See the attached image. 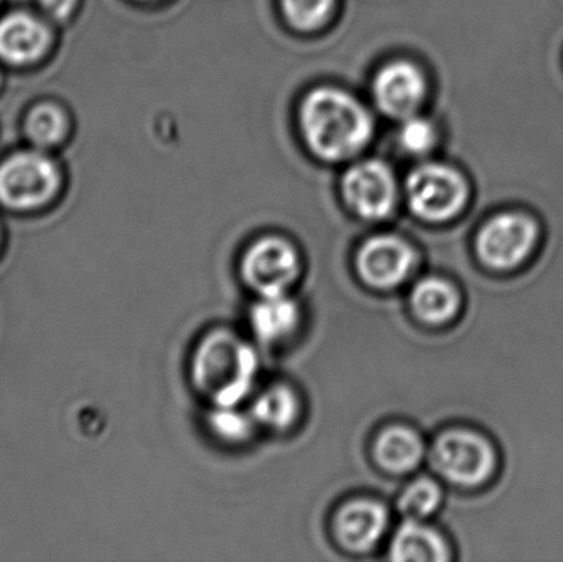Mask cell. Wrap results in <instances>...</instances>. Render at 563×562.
Segmentation results:
<instances>
[{
	"label": "cell",
	"instance_id": "13",
	"mask_svg": "<svg viewBox=\"0 0 563 562\" xmlns=\"http://www.w3.org/2000/svg\"><path fill=\"white\" fill-rule=\"evenodd\" d=\"M48 33L45 26L26 15L12 13L0 20V58L13 65L35 62L45 52Z\"/></svg>",
	"mask_w": 563,
	"mask_h": 562
},
{
	"label": "cell",
	"instance_id": "19",
	"mask_svg": "<svg viewBox=\"0 0 563 562\" xmlns=\"http://www.w3.org/2000/svg\"><path fill=\"white\" fill-rule=\"evenodd\" d=\"M26 134L33 144L49 147L62 139L65 119L53 106H38L26 118Z\"/></svg>",
	"mask_w": 563,
	"mask_h": 562
},
{
	"label": "cell",
	"instance_id": "7",
	"mask_svg": "<svg viewBox=\"0 0 563 562\" xmlns=\"http://www.w3.org/2000/svg\"><path fill=\"white\" fill-rule=\"evenodd\" d=\"M298 274L300 260L297 250L282 238H263L244 254V280L260 296L287 294Z\"/></svg>",
	"mask_w": 563,
	"mask_h": 562
},
{
	"label": "cell",
	"instance_id": "6",
	"mask_svg": "<svg viewBox=\"0 0 563 562\" xmlns=\"http://www.w3.org/2000/svg\"><path fill=\"white\" fill-rule=\"evenodd\" d=\"M58 187L52 161L35 152L12 155L0 165V201L9 208L40 207Z\"/></svg>",
	"mask_w": 563,
	"mask_h": 562
},
{
	"label": "cell",
	"instance_id": "17",
	"mask_svg": "<svg viewBox=\"0 0 563 562\" xmlns=\"http://www.w3.org/2000/svg\"><path fill=\"white\" fill-rule=\"evenodd\" d=\"M298 405L297 395L287 386H273L263 395L257 396L253 405L254 421L274 431H284L297 421Z\"/></svg>",
	"mask_w": 563,
	"mask_h": 562
},
{
	"label": "cell",
	"instance_id": "3",
	"mask_svg": "<svg viewBox=\"0 0 563 562\" xmlns=\"http://www.w3.org/2000/svg\"><path fill=\"white\" fill-rule=\"evenodd\" d=\"M544 224L526 210H501L478 224L472 241L476 266L493 276H515L541 253Z\"/></svg>",
	"mask_w": 563,
	"mask_h": 562
},
{
	"label": "cell",
	"instance_id": "2",
	"mask_svg": "<svg viewBox=\"0 0 563 562\" xmlns=\"http://www.w3.org/2000/svg\"><path fill=\"white\" fill-rule=\"evenodd\" d=\"M260 359L250 343L227 330L201 340L191 365L195 385L214 406H238L253 389Z\"/></svg>",
	"mask_w": 563,
	"mask_h": 562
},
{
	"label": "cell",
	"instance_id": "16",
	"mask_svg": "<svg viewBox=\"0 0 563 562\" xmlns=\"http://www.w3.org/2000/svg\"><path fill=\"white\" fill-rule=\"evenodd\" d=\"M251 327L264 343H279L290 337L300 323V309L287 294L261 296L251 309Z\"/></svg>",
	"mask_w": 563,
	"mask_h": 562
},
{
	"label": "cell",
	"instance_id": "14",
	"mask_svg": "<svg viewBox=\"0 0 563 562\" xmlns=\"http://www.w3.org/2000/svg\"><path fill=\"white\" fill-rule=\"evenodd\" d=\"M452 558L449 541L420 520H407L390 543V560L394 561L446 562Z\"/></svg>",
	"mask_w": 563,
	"mask_h": 562
},
{
	"label": "cell",
	"instance_id": "4",
	"mask_svg": "<svg viewBox=\"0 0 563 562\" xmlns=\"http://www.w3.org/2000/svg\"><path fill=\"white\" fill-rule=\"evenodd\" d=\"M437 474L468 492L495 484L501 472V449L488 431L478 428H450L437 436L430 451Z\"/></svg>",
	"mask_w": 563,
	"mask_h": 562
},
{
	"label": "cell",
	"instance_id": "9",
	"mask_svg": "<svg viewBox=\"0 0 563 562\" xmlns=\"http://www.w3.org/2000/svg\"><path fill=\"white\" fill-rule=\"evenodd\" d=\"M343 194L347 205L366 220H384L396 207V180L380 162L354 165L344 177Z\"/></svg>",
	"mask_w": 563,
	"mask_h": 562
},
{
	"label": "cell",
	"instance_id": "23",
	"mask_svg": "<svg viewBox=\"0 0 563 562\" xmlns=\"http://www.w3.org/2000/svg\"><path fill=\"white\" fill-rule=\"evenodd\" d=\"M42 9L55 20H63L71 13L75 0H40Z\"/></svg>",
	"mask_w": 563,
	"mask_h": 562
},
{
	"label": "cell",
	"instance_id": "18",
	"mask_svg": "<svg viewBox=\"0 0 563 562\" xmlns=\"http://www.w3.org/2000/svg\"><path fill=\"white\" fill-rule=\"evenodd\" d=\"M443 500L445 494L439 482L420 477L402 492L397 507L407 520H423L435 514L442 507Z\"/></svg>",
	"mask_w": 563,
	"mask_h": 562
},
{
	"label": "cell",
	"instance_id": "12",
	"mask_svg": "<svg viewBox=\"0 0 563 562\" xmlns=\"http://www.w3.org/2000/svg\"><path fill=\"white\" fill-rule=\"evenodd\" d=\"M410 306L420 322L445 327L455 322L465 307L462 290L445 277L430 276L419 280L410 294Z\"/></svg>",
	"mask_w": 563,
	"mask_h": 562
},
{
	"label": "cell",
	"instance_id": "10",
	"mask_svg": "<svg viewBox=\"0 0 563 562\" xmlns=\"http://www.w3.org/2000/svg\"><path fill=\"white\" fill-rule=\"evenodd\" d=\"M389 525L386 507L369 498H357L338 511L334 533L346 550L366 553L379 544Z\"/></svg>",
	"mask_w": 563,
	"mask_h": 562
},
{
	"label": "cell",
	"instance_id": "15",
	"mask_svg": "<svg viewBox=\"0 0 563 562\" xmlns=\"http://www.w3.org/2000/svg\"><path fill=\"white\" fill-rule=\"evenodd\" d=\"M374 455L384 471L390 474H409L422 464L426 444L412 429L393 426L377 436Z\"/></svg>",
	"mask_w": 563,
	"mask_h": 562
},
{
	"label": "cell",
	"instance_id": "8",
	"mask_svg": "<svg viewBox=\"0 0 563 562\" xmlns=\"http://www.w3.org/2000/svg\"><path fill=\"white\" fill-rule=\"evenodd\" d=\"M417 264V254L406 241L390 234L371 238L357 253L361 279L377 289H394L409 279Z\"/></svg>",
	"mask_w": 563,
	"mask_h": 562
},
{
	"label": "cell",
	"instance_id": "5",
	"mask_svg": "<svg viewBox=\"0 0 563 562\" xmlns=\"http://www.w3.org/2000/svg\"><path fill=\"white\" fill-rule=\"evenodd\" d=\"M410 210L430 223H446L463 213L470 200L465 178L440 164L416 168L407 178Z\"/></svg>",
	"mask_w": 563,
	"mask_h": 562
},
{
	"label": "cell",
	"instance_id": "20",
	"mask_svg": "<svg viewBox=\"0 0 563 562\" xmlns=\"http://www.w3.org/2000/svg\"><path fill=\"white\" fill-rule=\"evenodd\" d=\"M236 408L238 406H217L208 419L214 434L224 441H246L253 434V415H244Z\"/></svg>",
	"mask_w": 563,
	"mask_h": 562
},
{
	"label": "cell",
	"instance_id": "21",
	"mask_svg": "<svg viewBox=\"0 0 563 562\" xmlns=\"http://www.w3.org/2000/svg\"><path fill=\"white\" fill-rule=\"evenodd\" d=\"M333 2L334 0H282L288 22L301 30L320 26L330 15Z\"/></svg>",
	"mask_w": 563,
	"mask_h": 562
},
{
	"label": "cell",
	"instance_id": "22",
	"mask_svg": "<svg viewBox=\"0 0 563 562\" xmlns=\"http://www.w3.org/2000/svg\"><path fill=\"white\" fill-rule=\"evenodd\" d=\"M435 129L426 119L409 118L400 128V145L410 154H426L435 144Z\"/></svg>",
	"mask_w": 563,
	"mask_h": 562
},
{
	"label": "cell",
	"instance_id": "1",
	"mask_svg": "<svg viewBox=\"0 0 563 562\" xmlns=\"http://www.w3.org/2000/svg\"><path fill=\"white\" fill-rule=\"evenodd\" d=\"M300 119L311 151L327 161L356 154L373 132L366 109L340 89H314L301 104Z\"/></svg>",
	"mask_w": 563,
	"mask_h": 562
},
{
	"label": "cell",
	"instance_id": "11",
	"mask_svg": "<svg viewBox=\"0 0 563 562\" xmlns=\"http://www.w3.org/2000/svg\"><path fill=\"white\" fill-rule=\"evenodd\" d=\"M377 104L393 118H409L426 96V79L409 62L384 66L374 81Z\"/></svg>",
	"mask_w": 563,
	"mask_h": 562
}]
</instances>
